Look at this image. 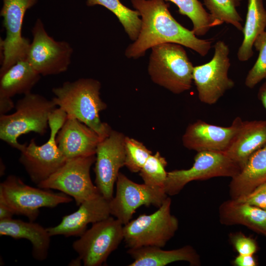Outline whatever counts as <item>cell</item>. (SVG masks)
<instances>
[{
	"label": "cell",
	"instance_id": "d590c367",
	"mask_svg": "<svg viewBox=\"0 0 266 266\" xmlns=\"http://www.w3.org/2000/svg\"><path fill=\"white\" fill-rule=\"evenodd\" d=\"M14 214L13 212L6 204L0 201V220L11 218Z\"/></svg>",
	"mask_w": 266,
	"mask_h": 266
},
{
	"label": "cell",
	"instance_id": "f546056e",
	"mask_svg": "<svg viewBox=\"0 0 266 266\" xmlns=\"http://www.w3.org/2000/svg\"><path fill=\"white\" fill-rule=\"evenodd\" d=\"M126 166L132 172H139L152 154L142 142L126 136L125 140Z\"/></svg>",
	"mask_w": 266,
	"mask_h": 266
},
{
	"label": "cell",
	"instance_id": "277c9868",
	"mask_svg": "<svg viewBox=\"0 0 266 266\" xmlns=\"http://www.w3.org/2000/svg\"><path fill=\"white\" fill-rule=\"evenodd\" d=\"M194 67L181 45L165 43L151 48L148 74L154 83L173 94L190 89Z\"/></svg>",
	"mask_w": 266,
	"mask_h": 266
},
{
	"label": "cell",
	"instance_id": "4dcf8cb0",
	"mask_svg": "<svg viewBox=\"0 0 266 266\" xmlns=\"http://www.w3.org/2000/svg\"><path fill=\"white\" fill-rule=\"evenodd\" d=\"M254 46L259 52L258 58L248 71L245 80L246 86L253 88L259 82L266 78V31L256 39Z\"/></svg>",
	"mask_w": 266,
	"mask_h": 266
},
{
	"label": "cell",
	"instance_id": "30bf717a",
	"mask_svg": "<svg viewBox=\"0 0 266 266\" xmlns=\"http://www.w3.org/2000/svg\"><path fill=\"white\" fill-rule=\"evenodd\" d=\"M240 167L224 152H197L191 167L167 172L164 190L168 196L178 194L188 183L217 177L233 178L241 170Z\"/></svg>",
	"mask_w": 266,
	"mask_h": 266
},
{
	"label": "cell",
	"instance_id": "52a82bcc",
	"mask_svg": "<svg viewBox=\"0 0 266 266\" xmlns=\"http://www.w3.org/2000/svg\"><path fill=\"white\" fill-rule=\"evenodd\" d=\"M72 200L63 193L31 187L15 175H8L0 184V201L6 204L14 214L25 216L29 221L36 219L41 207L54 208Z\"/></svg>",
	"mask_w": 266,
	"mask_h": 266
},
{
	"label": "cell",
	"instance_id": "836d02e7",
	"mask_svg": "<svg viewBox=\"0 0 266 266\" xmlns=\"http://www.w3.org/2000/svg\"><path fill=\"white\" fill-rule=\"evenodd\" d=\"M236 266H256V261L253 255H240L236 257L233 262Z\"/></svg>",
	"mask_w": 266,
	"mask_h": 266
},
{
	"label": "cell",
	"instance_id": "cb8c5ba5",
	"mask_svg": "<svg viewBox=\"0 0 266 266\" xmlns=\"http://www.w3.org/2000/svg\"><path fill=\"white\" fill-rule=\"evenodd\" d=\"M40 76L27 59L20 60L0 75V97L29 94Z\"/></svg>",
	"mask_w": 266,
	"mask_h": 266
},
{
	"label": "cell",
	"instance_id": "d6a6232c",
	"mask_svg": "<svg viewBox=\"0 0 266 266\" xmlns=\"http://www.w3.org/2000/svg\"><path fill=\"white\" fill-rule=\"evenodd\" d=\"M235 200L266 210V183L259 186L249 194Z\"/></svg>",
	"mask_w": 266,
	"mask_h": 266
},
{
	"label": "cell",
	"instance_id": "4fadbf2b",
	"mask_svg": "<svg viewBox=\"0 0 266 266\" xmlns=\"http://www.w3.org/2000/svg\"><path fill=\"white\" fill-rule=\"evenodd\" d=\"M214 54L208 63L194 67L193 81L198 93L200 100L207 104H213L233 88L234 81L228 76L231 66L230 50L223 41L215 44Z\"/></svg>",
	"mask_w": 266,
	"mask_h": 266
},
{
	"label": "cell",
	"instance_id": "4316f807",
	"mask_svg": "<svg viewBox=\"0 0 266 266\" xmlns=\"http://www.w3.org/2000/svg\"><path fill=\"white\" fill-rule=\"evenodd\" d=\"M88 6H102L112 12L118 19L130 39L135 41L139 33L141 19L139 12L124 5L120 0H86Z\"/></svg>",
	"mask_w": 266,
	"mask_h": 266
},
{
	"label": "cell",
	"instance_id": "83f0119b",
	"mask_svg": "<svg viewBox=\"0 0 266 266\" xmlns=\"http://www.w3.org/2000/svg\"><path fill=\"white\" fill-rule=\"evenodd\" d=\"M243 0H203L205 7L216 19L242 31V18L237 10Z\"/></svg>",
	"mask_w": 266,
	"mask_h": 266
},
{
	"label": "cell",
	"instance_id": "9c48e42d",
	"mask_svg": "<svg viewBox=\"0 0 266 266\" xmlns=\"http://www.w3.org/2000/svg\"><path fill=\"white\" fill-rule=\"evenodd\" d=\"M124 225L116 218H107L92 224L72 248L85 266H100L124 240Z\"/></svg>",
	"mask_w": 266,
	"mask_h": 266
},
{
	"label": "cell",
	"instance_id": "d4e9b609",
	"mask_svg": "<svg viewBox=\"0 0 266 266\" xmlns=\"http://www.w3.org/2000/svg\"><path fill=\"white\" fill-rule=\"evenodd\" d=\"M266 27V10L263 0H248L246 20L243 28V39L237 52L241 62L249 60L253 55V46L257 37Z\"/></svg>",
	"mask_w": 266,
	"mask_h": 266
},
{
	"label": "cell",
	"instance_id": "484cf974",
	"mask_svg": "<svg viewBox=\"0 0 266 266\" xmlns=\"http://www.w3.org/2000/svg\"><path fill=\"white\" fill-rule=\"evenodd\" d=\"M174 3L180 14L187 16L192 21L193 31L197 36H203L209 30L223 23L206 11L198 0H165Z\"/></svg>",
	"mask_w": 266,
	"mask_h": 266
},
{
	"label": "cell",
	"instance_id": "5b68a950",
	"mask_svg": "<svg viewBox=\"0 0 266 266\" xmlns=\"http://www.w3.org/2000/svg\"><path fill=\"white\" fill-rule=\"evenodd\" d=\"M67 118L64 111L56 108L49 116L50 136L48 140L38 145L33 138L20 151L19 162L32 181L37 185L48 178L67 160L60 150L56 141L57 133Z\"/></svg>",
	"mask_w": 266,
	"mask_h": 266
},
{
	"label": "cell",
	"instance_id": "9a60e30c",
	"mask_svg": "<svg viewBox=\"0 0 266 266\" xmlns=\"http://www.w3.org/2000/svg\"><path fill=\"white\" fill-rule=\"evenodd\" d=\"M122 133L113 130L99 143L94 168L95 185L100 194L110 200L120 169L125 166V140Z\"/></svg>",
	"mask_w": 266,
	"mask_h": 266
},
{
	"label": "cell",
	"instance_id": "1f68e13d",
	"mask_svg": "<svg viewBox=\"0 0 266 266\" xmlns=\"http://www.w3.org/2000/svg\"><path fill=\"white\" fill-rule=\"evenodd\" d=\"M231 240L238 254L253 255L257 250L255 241L242 233L232 234Z\"/></svg>",
	"mask_w": 266,
	"mask_h": 266
},
{
	"label": "cell",
	"instance_id": "d6986e66",
	"mask_svg": "<svg viewBox=\"0 0 266 266\" xmlns=\"http://www.w3.org/2000/svg\"><path fill=\"white\" fill-rule=\"evenodd\" d=\"M266 145V120L243 121L224 153L242 169L251 155Z\"/></svg>",
	"mask_w": 266,
	"mask_h": 266
},
{
	"label": "cell",
	"instance_id": "5bb4252c",
	"mask_svg": "<svg viewBox=\"0 0 266 266\" xmlns=\"http://www.w3.org/2000/svg\"><path fill=\"white\" fill-rule=\"evenodd\" d=\"M116 183L115 195L109 200L110 214L123 225L130 221L139 207L153 205L159 208L167 197L164 189L135 183L120 172Z\"/></svg>",
	"mask_w": 266,
	"mask_h": 266
},
{
	"label": "cell",
	"instance_id": "8992f818",
	"mask_svg": "<svg viewBox=\"0 0 266 266\" xmlns=\"http://www.w3.org/2000/svg\"><path fill=\"white\" fill-rule=\"evenodd\" d=\"M171 204L167 197L154 213L141 214L124 225V240L128 248L166 245L179 225L177 218L171 213Z\"/></svg>",
	"mask_w": 266,
	"mask_h": 266
},
{
	"label": "cell",
	"instance_id": "ffe728a7",
	"mask_svg": "<svg viewBox=\"0 0 266 266\" xmlns=\"http://www.w3.org/2000/svg\"><path fill=\"white\" fill-rule=\"evenodd\" d=\"M127 253L133 260L129 266H165L177 261H185L192 266L201 265L199 255L189 245L170 250L157 246L129 248Z\"/></svg>",
	"mask_w": 266,
	"mask_h": 266
},
{
	"label": "cell",
	"instance_id": "e575fe53",
	"mask_svg": "<svg viewBox=\"0 0 266 266\" xmlns=\"http://www.w3.org/2000/svg\"><path fill=\"white\" fill-rule=\"evenodd\" d=\"M14 107L11 98L0 97V115L5 114Z\"/></svg>",
	"mask_w": 266,
	"mask_h": 266
},
{
	"label": "cell",
	"instance_id": "603a6c76",
	"mask_svg": "<svg viewBox=\"0 0 266 266\" xmlns=\"http://www.w3.org/2000/svg\"><path fill=\"white\" fill-rule=\"evenodd\" d=\"M266 183V145L253 154L240 171L232 178L229 193L232 199L245 196Z\"/></svg>",
	"mask_w": 266,
	"mask_h": 266
},
{
	"label": "cell",
	"instance_id": "7a4b0ae2",
	"mask_svg": "<svg viewBox=\"0 0 266 266\" xmlns=\"http://www.w3.org/2000/svg\"><path fill=\"white\" fill-rule=\"evenodd\" d=\"M100 82L91 78H81L65 82L52 89V100L64 111L67 118H75L95 131L101 140L107 137L112 129L100 119L99 113L107 107L100 97Z\"/></svg>",
	"mask_w": 266,
	"mask_h": 266
},
{
	"label": "cell",
	"instance_id": "ba28073f",
	"mask_svg": "<svg viewBox=\"0 0 266 266\" xmlns=\"http://www.w3.org/2000/svg\"><path fill=\"white\" fill-rule=\"evenodd\" d=\"M95 161L96 155L67 159L55 172L37 186L60 191L72 197L79 206L100 194L90 176V169Z\"/></svg>",
	"mask_w": 266,
	"mask_h": 266
},
{
	"label": "cell",
	"instance_id": "8fae6325",
	"mask_svg": "<svg viewBox=\"0 0 266 266\" xmlns=\"http://www.w3.org/2000/svg\"><path fill=\"white\" fill-rule=\"evenodd\" d=\"M33 40L26 59L40 75H56L66 71L71 63L73 49L66 41H57L37 19L32 30Z\"/></svg>",
	"mask_w": 266,
	"mask_h": 266
},
{
	"label": "cell",
	"instance_id": "2e32d148",
	"mask_svg": "<svg viewBox=\"0 0 266 266\" xmlns=\"http://www.w3.org/2000/svg\"><path fill=\"white\" fill-rule=\"evenodd\" d=\"M243 120L235 118L229 127L210 124L201 120L189 124L182 136L186 148L197 152L212 151L225 152L240 129Z\"/></svg>",
	"mask_w": 266,
	"mask_h": 266
},
{
	"label": "cell",
	"instance_id": "6da1fadb",
	"mask_svg": "<svg viewBox=\"0 0 266 266\" xmlns=\"http://www.w3.org/2000/svg\"><path fill=\"white\" fill-rule=\"evenodd\" d=\"M141 19L137 39L126 48L129 59L143 56L152 47L165 43H176L193 50L201 56L207 54L211 41L200 39L193 30L180 24L171 15L165 0H131Z\"/></svg>",
	"mask_w": 266,
	"mask_h": 266
},
{
	"label": "cell",
	"instance_id": "3957f363",
	"mask_svg": "<svg viewBox=\"0 0 266 266\" xmlns=\"http://www.w3.org/2000/svg\"><path fill=\"white\" fill-rule=\"evenodd\" d=\"M52 100L32 92L17 100L15 111L0 115V138L21 151L26 144H21L18 138L34 132L43 135L47 132L49 116L56 108Z\"/></svg>",
	"mask_w": 266,
	"mask_h": 266
},
{
	"label": "cell",
	"instance_id": "7c38bea8",
	"mask_svg": "<svg viewBox=\"0 0 266 266\" xmlns=\"http://www.w3.org/2000/svg\"><path fill=\"white\" fill-rule=\"evenodd\" d=\"M0 15L2 17L5 37L0 40V75L17 62L26 59L31 42L22 35L24 17L28 9L38 0H2Z\"/></svg>",
	"mask_w": 266,
	"mask_h": 266
},
{
	"label": "cell",
	"instance_id": "e0dca14e",
	"mask_svg": "<svg viewBox=\"0 0 266 266\" xmlns=\"http://www.w3.org/2000/svg\"><path fill=\"white\" fill-rule=\"evenodd\" d=\"M110 215L109 200L100 194L84 201L77 211L64 216L60 224L47 230L51 236H80L87 230L90 223L98 222Z\"/></svg>",
	"mask_w": 266,
	"mask_h": 266
},
{
	"label": "cell",
	"instance_id": "8d00e7d4",
	"mask_svg": "<svg viewBox=\"0 0 266 266\" xmlns=\"http://www.w3.org/2000/svg\"><path fill=\"white\" fill-rule=\"evenodd\" d=\"M265 80V82L259 88L258 98L266 111V78Z\"/></svg>",
	"mask_w": 266,
	"mask_h": 266
},
{
	"label": "cell",
	"instance_id": "7402d4cb",
	"mask_svg": "<svg viewBox=\"0 0 266 266\" xmlns=\"http://www.w3.org/2000/svg\"><path fill=\"white\" fill-rule=\"evenodd\" d=\"M219 216L222 224L241 225L258 233L266 234V210L231 199L220 205Z\"/></svg>",
	"mask_w": 266,
	"mask_h": 266
},
{
	"label": "cell",
	"instance_id": "f1b7e54d",
	"mask_svg": "<svg viewBox=\"0 0 266 266\" xmlns=\"http://www.w3.org/2000/svg\"><path fill=\"white\" fill-rule=\"evenodd\" d=\"M167 162L159 152L151 155L139 172L144 183L151 187L164 189L167 172Z\"/></svg>",
	"mask_w": 266,
	"mask_h": 266
},
{
	"label": "cell",
	"instance_id": "74e56055",
	"mask_svg": "<svg viewBox=\"0 0 266 266\" xmlns=\"http://www.w3.org/2000/svg\"><path fill=\"white\" fill-rule=\"evenodd\" d=\"M265 236H266V234H265Z\"/></svg>",
	"mask_w": 266,
	"mask_h": 266
},
{
	"label": "cell",
	"instance_id": "44dd1931",
	"mask_svg": "<svg viewBox=\"0 0 266 266\" xmlns=\"http://www.w3.org/2000/svg\"><path fill=\"white\" fill-rule=\"evenodd\" d=\"M0 234L16 239H28L32 245V256L37 261H42L47 257L51 235L47 228L37 223L12 218L0 220Z\"/></svg>",
	"mask_w": 266,
	"mask_h": 266
},
{
	"label": "cell",
	"instance_id": "ac0fdd59",
	"mask_svg": "<svg viewBox=\"0 0 266 266\" xmlns=\"http://www.w3.org/2000/svg\"><path fill=\"white\" fill-rule=\"evenodd\" d=\"M101 140L95 131L72 118H67L56 136L58 146L66 159L96 155Z\"/></svg>",
	"mask_w": 266,
	"mask_h": 266
}]
</instances>
